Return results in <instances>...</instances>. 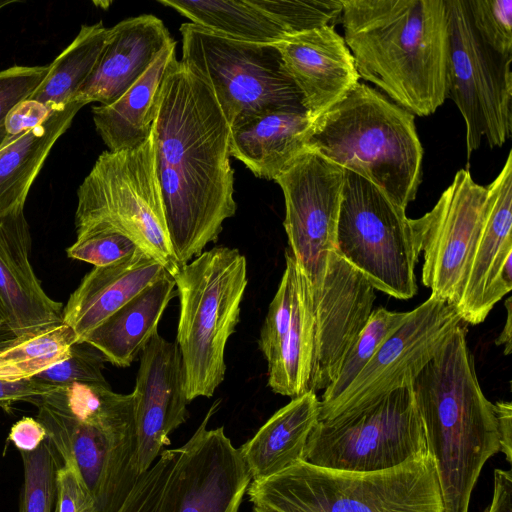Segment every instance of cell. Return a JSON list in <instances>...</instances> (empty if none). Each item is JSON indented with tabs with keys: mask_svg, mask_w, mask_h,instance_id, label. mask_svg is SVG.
<instances>
[{
	"mask_svg": "<svg viewBox=\"0 0 512 512\" xmlns=\"http://www.w3.org/2000/svg\"><path fill=\"white\" fill-rule=\"evenodd\" d=\"M24 483L19 512H53L56 473L60 467L47 439L34 451L20 452Z\"/></svg>",
	"mask_w": 512,
	"mask_h": 512,
	"instance_id": "obj_34",
	"label": "cell"
},
{
	"mask_svg": "<svg viewBox=\"0 0 512 512\" xmlns=\"http://www.w3.org/2000/svg\"><path fill=\"white\" fill-rule=\"evenodd\" d=\"M313 295L314 366L310 390H325L366 326L375 288L336 251L328 259L321 289Z\"/></svg>",
	"mask_w": 512,
	"mask_h": 512,
	"instance_id": "obj_17",
	"label": "cell"
},
{
	"mask_svg": "<svg viewBox=\"0 0 512 512\" xmlns=\"http://www.w3.org/2000/svg\"><path fill=\"white\" fill-rule=\"evenodd\" d=\"M405 211L371 182L345 170L335 251L375 290L402 300L418 291L420 254Z\"/></svg>",
	"mask_w": 512,
	"mask_h": 512,
	"instance_id": "obj_11",
	"label": "cell"
},
{
	"mask_svg": "<svg viewBox=\"0 0 512 512\" xmlns=\"http://www.w3.org/2000/svg\"><path fill=\"white\" fill-rule=\"evenodd\" d=\"M132 392L137 469L145 473L170 443L169 435L189 417L185 373L175 342L155 334L140 356Z\"/></svg>",
	"mask_w": 512,
	"mask_h": 512,
	"instance_id": "obj_18",
	"label": "cell"
},
{
	"mask_svg": "<svg viewBox=\"0 0 512 512\" xmlns=\"http://www.w3.org/2000/svg\"><path fill=\"white\" fill-rule=\"evenodd\" d=\"M173 42L150 64L141 77L115 102L92 107L97 133L114 152L142 144L151 134L158 95L166 71L176 58Z\"/></svg>",
	"mask_w": 512,
	"mask_h": 512,
	"instance_id": "obj_27",
	"label": "cell"
},
{
	"mask_svg": "<svg viewBox=\"0 0 512 512\" xmlns=\"http://www.w3.org/2000/svg\"><path fill=\"white\" fill-rule=\"evenodd\" d=\"M48 71L49 65H15L0 71V148L8 140L6 117L16 105L30 98Z\"/></svg>",
	"mask_w": 512,
	"mask_h": 512,
	"instance_id": "obj_40",
	"label": "cell"
},
{
	"mask_svg": "<svg viewBox=\"0 0 512 512\" xmlns=\"http://www.w3.org/2000/svg\"><path fill=\"white\" fill-rule=\"evenodd\" d=\"M497 418L500 451L507 461L512 462V404L509 401H498L494 404Z\"/></svg>",
	"mask_w": 512,
	"mask_h": 512,
	"instance_id": "obj_46",
	"label": "cell"
},
{
	"mask_svg": "<svg viewBox=\"0 0 512 512\" xmlns=\"http://www.w3.org/2000/svg\"><path fill=\"white\" fill-rule=\"evenodd\" d=\"M253 512H277L266 507L253 505Z\"/></svg>",
	"mask_w": 512,
	"mask_h": 512,
	"instance_id": "obj_50",
	"label": "cell"
},
{
	"mask_svg": "<svg viewBox=\"0 0 512 512\" xmlns=\"http://www.w3.org/2000/svg\"><path fill=\"white\" fill-rule=\"evenodd\" d=\"M193 24L222 36L259 44H275L283 31L250 0H158Z\"/></svg>",
	"mask_w": 512,
	"mask_h": 512,
	"instance_id": "obj_31",
	"label": "cell"
},
{
	"mask_svg": "<svg viewBox=\"0 0 512 512\" xmlns=\"http://www.w3.org/2000/svg\"><path fill=\"white\" fill-rule=\"evenodd\" d=\"M76 237L125 235L173 275L181 266L170 242L155 171L152 131L142 144L104 151L77 190Z\"/></svg>",
	"mask_w": 512,
	"mask_h": 512,
	"instance_id": "obj_8",
	"label": "cell"
},
{
	"mask_svg": "<svg viewBox=\"0 0 512 512\" xmlns=\"http://www.w3.org/2000/svg\"><path fill=\"white\" fill-rule=\"evenodd\" d=\"M305 109H279L231 129L229 152L256 177L275 178L307 147L314 130Z\"/></svg>",
	"mask_w": 512,
	"mask_h": 512,
	"instance_id": "obj_24",
	"label": "cell"
},
{
	"mask_svg": "<svg viewBox=\"0 0 512 512\" xmlns=\"http://www.w3.org/2000/svg\"><path fill=\"white\" fill-rule=\"evenodd\" d=\"M473 27L493 50L512 57V0H466Z\"/></svg>",
	"mask_w": 512,
	"mask_h": 512,
	"instance_id": "obj_36",
	"label": "cell"
},
{
	"mask_svg": "<svg viewBox=\"0 0 512 512\" xmlns=\"http://www.w3.org/2000/svg\"><path fill=\"white\" fill-rule=\"evenodd\" d=\"M286 35L329 25L341 14L342 0H250Z\"/></svg>",
	"mask_w": 512,
	"mask_h": 512,
	"instance_id": "obj_35",
	"label": "cell"
},
{
	"mask_svg": "<svg viewBox=\"0 0 512 512\" xmlns=\"http://www.w3.org/2000/svg\"><path fill=\"white\" fill-rule=\"evenodd\" d=\"M407 312L373 310L358 339L346 355L334 381L324 390L320 405L337 399L355 380L382 342L406 318Z\"/></svg>",
	"mask_w": 512,
	"mask_h": 512,
	"instance_id": "obj_33",
	"label": "cell"
},
{
	"mask_svg": "<svg viewBox=\"0 0 512 512\" xmlns=\"http://www.w3.org/2000/svg\"><path fill=\"white\" fill-rule=\"evenodd\" d=\"M166 272L140 248L115 263L94 267L69 296L63 323L75 333L76 343H83L91 331Z\"/></svg>",
	"mask_w": 512,
	"mask_h": 512,
	"instance_id": "obj_23",
	"label": "cell"
},
{
	"mask_svg": "<svg viewBox=\"0 0 512 512\" xmlns=\"http://www.w3.org/2000/svg\"><path fill=\"white\" fill-rule=\"evenodd\" d=\"M82 107L72 102L0 148V218L24 211L28 192L51 148Z\"/></svg>",
	"mask_w": 512,
	"mask_h": 512,
	"instance_id": "obj_28",
	"label": "cell"
},
{
	"mask_svg": "<svg viewBox=\"0 0 512 512\" xmlns=\"http://www.w3.org/2000/svg\"><path fill=\"white\" fill-rule=\"evenodd\" d=\"M137 248V245L125 235L97 231L77 236L75 242L66 249V253L71 259L100 267L131 255Z\"/></svg>",
	"mask_w": 512,
	"mask_h": 512,
	"instance_id": "obj_39",
	"label": "cell"
},
{
	"mask_svg": "<svg viewBox=\"0 0 512 512\" xmlns=\"http://www.w3.org/2000/svg\"><path fill=\"white\" fill-rule=\"evenodd\" d=\"M273 45L301 94L304 109L315 119L359 83L354 58L333 26L286 35Z\"/></svg>",
	"mask_w": 512,
	"mask_h": 512,
	"instance_id": "obj_20",
	"label": "cell"
},
{
	"mask_svg": "<svg viewBox=\"0 0 512 512\" xmlns=\"http://www.w3.org/2000/svg\"><path fill=\"white\" fill-rule=\"evenodd\" d=\"M55 111L30 98L22 101L6 117L5 128L8 136L6 143L41 125Z\"/></svg>",
	"mask_w": 512,
	"mask_h": 512,
	"instance_id": "obj_42",
	"label": "cell"
},
{
	"mask_svg": "<svg viewBox=\"0 0 512 512\" xmlns=\"http://www.w3.org/2000/svg\"><path fill=\"white\" fill-rule=\"evenodd\" d=\"M344 41L359 78L414 116L445 101V0H342Z\"/></svg>",
	"mask_w": 512,
	"mask_h": 512,
	"instance_id": "obj_2",
	"label": "cell"
},
{
	"mask_svg": "<svg viewBox=\"0 0 512 512\" xmlns=\"http://www.w3.org/2000/svg\"><path fill=\"white\" fill-rule=\"evenodd\" d=\"M54 387L33 378L21 381L0 380V407H7L15 401L35 404L41 397L53 392Z\"/></svg>",
	"mask_w": 512,
	"mask_h": 512,
	"instance_id": "obj_43",
	"label": "cell"
},
{
	"mask_svg": "<svg viewBox=\"0 0 512 512\" xmlns=\"http://www.w3.org/2000/svg\"><path fill=\"white\" fill-rule=\"evenodd\" d=\"M246 492L253 505L277 512H443L429 453L373 472L300 461L270 478L251 481Z\"/></svg>",
	"mask_w": 512,
	"mask_h": 512,
	"instance_id": "obj_6",
	"label": "cell"
},
{
	"mask_svg": "<svg viewBox=\"0 0 512 512\" xmlns=\"http://www.w3.org/2000/svg\"><path fill=\"white\" fill-rule=\"evenodd\" d=\"M13 339H15V337L8 331V329L0 320V349Z\"/></svg>",
	"mask_w": 512,
	"mask_h": 512,
	"instance_id": "obj_48",
	"label": "cell"
},
{
	"mask_svg": "<svg viewBox=\"0 0 512 512\" xmlns=\"http://www.w3.org/2000/svg\"><path fill=\"white\" fill-rule=\"evenodd\" d=\"M448 56L445 98L466 125L467 157L483 138L501 147L512 134V57L493 50L473 27L466 0H445Z\"/></svg>",
	"mask_w": 512,
	"mask_h": 512,
	"instance_id": "obj_12",
	"label": "cell"
},
{
	"mask_svg": "<svg viewBox=\"0 0 512 512\" xmlns=\"http://www.w3.org/2000/svg\"><path fill=\"white\" fill-rule=\"evenodd\" d=\"M182 59L204 80L230 129L279 109H304L277 48L231 39L193 23L180 27Z\"/></svg>",
	"mask_w": 512,
	"mask_h": 512,
	"instance_id": "obj_9",
	"label": "cell"
},
{
	"mask_svg": "<svg viewBox=\"0 0 512 512\" xmlns=\"http://www.w3.org/2000/svg\"><path fill=\"white\" fill-rule=\"evenodd\" d=\"M275 181L284 195L289 251L315 294L336 250L345 169L307 147Z\"/></svg>",
	"mask_w": 512,
	"mask_h": 512,
	"instance_id": "obj_13",
	"label": "cell"
},
{
	"mask_svg": "<svg viewBox=\"0 0 512 512\" xmlns=\"http://www.w3.org/2000/svg\"><path fill=\"white\" fill-rule=\"evenodd\" d=\"M75 343L65 360L51 366L33 379L54 387H65L74 383L108 384L103 368L105 359L90 345Z\"/></svg>",
	"mask_w": 512,
	"mask_h": 512,
	"instance_id": "obj_37",
	"label": "cell"
},
{
	"mask_svg": "<svg viewBox=\"0 0 512 512\" xmlns=\"http://www.w3.org/2000/svg\"><path fill=\"white\" fill-rule=\"evenodd\" d=\"M173 42L163 21L152 14L130 17L108 28L98 63L74 102L83 106L92 102L100 105L115 102Z\"/></svg>",
	"mask_w": 512,
	"mask_h": 512,
	"instance_id": "obj_22",
	"label": "cell"
},
{
	"mask_svg": "<svg viewBox=\"0 0 512 512\" xmlns=\"http://www.w3.org/2000/svg\"><path fill=\"white\" fill-rule=\"evenodd\" d=\"M54 512H97L91 492L70 464H62L57 470Z\"/></svg>",
	"mask_w": 512,
	"mask_h": 512,
	"instance_id": "obj_41",
	"label": "cell"
},
{
	"mask_svg": "<svg viewBox=\"0 0 512 512\" xmlns=\"http://www.w3.org/2000/svg\"><path fill=\"white\" fill-rule=\"evenodd\" d=\"M177 295L169 272L128 301L84 339L117 367H129L157 334L159 321L170 300Z\"/></svg>",
	"mask_w": 512,
	"mask_h": 512,
	"instance_id": "obj_26",
	"label": "cell"
},
{
	"mask_svg": "<svg viewBox=\"0 0 512 512\" xmlns=\"http://www.w3.org/2000/svg\"><path fill=\"white\" fill-rule=\"evenodd\" d=\"M460 324L412 384L443 512H468L486 461L500 451L494 404L484 395Z\"/></svg>",
	"mask_w": 512,
	"mask_h": 512,
	"instance_id": "obj_3",
	"label": "cell"
},
{
	"mask_svg": "<svg viewBox=\"0 0 512 512\" xmlns=\"http://www.w3.org/2000/svg\"><path fill=\"white\" fill-rule=\"evenodd\" d=\"M47 438L45 427L32 417H23L10 429L8 440L20 452H31L37 449Z\"/></svg>",
	"mask_w": 512,
	"mask_h": 512,
	"instance_id": "obj_44",
	"label": "cell"
},
{
	"mask_svg": "<svg viewBox=\"0 0 512 512\" xmlns=\"http://www.w3.org/2000/svg\"><path fill=\"white\" fill-rule=\"evenodd\" d=\"M320 399L308 391L277 410L239 452L252 481L277 475L300 461L318 421Z\"/></svg>",
	"mask_w": 512,
	"mask_h": 512,
	"instance_id": "obj_25",
	"label": "cell"
},
{
	"mask_svg": "<svg viewBox=\"0 0 512 512\" xmlns=\"http://www.w3.org/2000/svg\"><path fill=\"white\" fill-rule=\"evenodd\" d=\"M505 307H506V320L504 323V327L500 333V335L496 338L495 344L498 346H504V354L510 355L512 350V298L509 297L505 301Z\"/></svg>",
	"mask_w": 512,
	"mask_h": 512,
	"instance_id": "obj_47",
	"label": "cell"
},
{
	"mask_svg": "<svg viewBox=\"0 0 512 512\" xmlns=\"http://www.w3.org/2000/svg\"><path fill=\"white\" fill-rule=\"evenodd\" d=\"M179 455V448L165 449L143 473L117 512H159L168 476Z\"/></svg>",
	"mask_w": 512,
	"mask_h": 512,
	"instance_id": "obj_38",
	"label": "cell"
},
{
	"mask_svg": "<svg viewBox=\"0 0 512 512\" xmlns=\"http://www.w3.org/2000/svg\"><path fill=\"white\" fill-rule=\"evenodd\" d=\"M230 126L209 85L176 58L161 84L152 127L155 171L180 266L216 242L234 216Z\"/></svg>",
	"mask_w": 512,
	"mask_h": 512,
	"instance_id": "obj_1",
	"label": "cell"
},
{
	"mask_svg": "<svg viewBox=\"0 0 512 512\" xmlns=\"http://www.w3.org/2000/svg\"><path fill=\"white\" fill-rule=\"evenodd\" d=\"M512 151L487 187L484 224L471 258L464 290L456 306L462 322L482 323L512 289Z\"/></svg>",
	"mask_w": 512,
	"mask_h": 512,
	"instance_id": "obj_19",
	"label": "cell"
},
{
	"mask_svg": "<svg viewBox=\"0 0 512 512\" xmlns=\"http://www.w3.org/2000/svg\"><path fill=\"white\" fill-rule=\"evenodd\" d=\"M18 2H19V0H0V10H2L3 8H5L9 5L18 3Z\"/></svg>",
	"mask_w": 512,
	"mask_h": 512,
	"instance_id": "obj_49",
	"label": "cell"
},
{
	"mask_svg": "<svg viewBox=\"0 0 512 512\" xmlns=\"http://www.w3.org/2000/svg\"><path fill=\"white\" fill-rule=\"evenodd\" d=\"M487 205V187L461 169L429 212L410 219L417 249L424 253L422 283L432 296L458 305Z\"/></svg>",
	"mask_w": 512,
	"mask_h": 512,
	"instance_id": "obj_14",
	"label": "cell"
},
{
	"mask_svg": "<svg viewBox=\"0 0 512 512\" xmlns=\"http://www.w3.org/2000/svg\"><path fill=\"white\" fill-rule=\"evenodd\" d=\"M107 35L108 28L102 21L82 25L74 40L49 64L47 76L30 99L53 110L74 102L98 63Z\"/></svg>",
	"mask_w": 512,
	"mask_h": 512,
	"instance_id": "obj_30",
	"label": "cell"
},
{
	"mask_svg": "<svg viewBox=\"0 0 512 512\" xmlns=\"http://www.w3.org/2000/svg\"><path fill=\"white\" fill-rule=\"evenodd\" d=\"M216 401L181 447L168 476L159 512H238L251 476L224 432L208 429Z\"/></svg>",
	"mask_w": 512,
	"mask_h": 512,
	"instance_id": "obj_16",
	"label": "cell"
},
{
	"mask_svg": "<svg viewBox=\"0 0 512 512\" xmlns=\"http://www.w3.org/2000/svg\"><path fill=\"white\" fill-rule=\"evenodd\" d=\"M488 512H512V473L495 469L493 497Z\"/></svg>",
	"mask_w": 512,
	"mask_h": 512,
	"instance_id": "obj_45",
	"label": "cell"
},
{
	"mask_svg": "<svg viewBox=\"0 0 512 512\" xmlns=\"http://www.w3.org/2000/svg\"><path fill=\"white\" fill-rule=\"evenodd\" d=\"M412 387L352 409L318 419L304 461L321 468L373 472L427 454Z\"/></svg>",
	"mask_w": 512,
	"mask_h": 512,
	"instance_id": "obj_10",
	"label": "cell"
},
{
	"mask_svg": "<svg viewBox=\"0 0 512 512\" xmlns=\"http://www.w3.org/2000/svg\"><path fill=\"white\" fill-rule=\"evenodd\" d=\"M35 405L60 464L78 470L97 512H117L141 476L132 393H116L108 384L74 383Z\"/></svg>",
	"mask_w": 512,
	"mask_h": 512,
	"instance_id": "obj_4",
	"label": "cell"
},
{
	"mask_svg": "<svg viewBox=\"0 0 512 512\" xmlns=\"http://www.w3.org/2000/svg\"><path fill=\"white\" fill-rule=\"evenodd\" d=\"M299 268V266H298ZM315 313L309 281L299 268L290 327L268 363V386L291 398L310 390L314 366Z\"/></svg>",
	"mask_w": 512,
	"mask_h": 512,
	"instance_id": "obj_29",
	"label": "cell"
},
{
	"mask_svg": "<svg viewBox=\"0 0 512 512\" xmlns=\"http://www.w3.org/2000/svg\"><path fill=\"white\" fill-rule=\"evenodd\" d=\"M461 322L456 306L430 295L407 312L406 318L382 342L351 385L333 402L320 405L318 419L412 387L415 378Z\"/></svg>",
	"mask_w": 512,
	"mask_h": 512,
	"instance_id": "obj_15",
	"label": "cell"
},
{
	"mask_svg": "<svg viewBox=\"0 0 512 512\" xmlns=\"http://www.w3.org/2000/svg\"><path fill=\"white\" fill-rule=\"evenodd\" d=\"M172 277L180 303L176 343L187 397L210 398L224 380L226 344L239 323L248 283L246 258L236 248L216 246Z\"/></svg>",
	"mask_w": 512,
	"mask_h": 512,
	"instance_id": "obj_7",
	"label": "cell"
},
{
	"mask_svg": "<svg viewBox=\"0 0 512 512\" xmlns=\"http://www.w3.org/2000/svg\"><path fill=\"white\" fill-rule=\"evenodd\" d=\"M75 343L65 323L15 338L0 349V380L31 379L68 358Z\"/></svg>",
	"mask_w": 512,
	"mask_h": 512,
	"instance_id": "obj_32",
	"label": "cell"
},
{
	"mask_svg": "<svg viewBox=\"0 0 512 512\" xmlns=\"http://www.w3.org/2000/svg\"><path fill=\"white\" fill-rule=\"evenodd\" d=\"M308 148L368 180L404 210L416 198L423 147L415 116L364 83L316 119Z\"/></svg>",
	"mask_w": 512,
	"mask_h": 512,
	"instance_id": "obj_5",
	"label": "cell"
},
{
	"mask_svg": "<svg viewBox=\"0 0 512 512\" xmlns=\"http://www.w3.org/2000/svg\"><path fill=\"white\" fill-rule=\"evenodd\" d=\"M24 211L0 218V320L15 337L63 323V304L44 291L30 261Z\"/></svg>",
	"mask_w": 512,
	"mask_h": 512,
	"instance_id": "obj_21",
	"label": "cell"
}]
</instances>
